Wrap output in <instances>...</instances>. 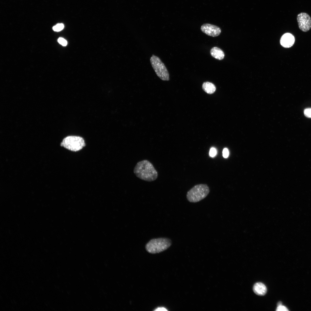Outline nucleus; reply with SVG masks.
Segmentation results:
<instances>
[{
  "mask_svg": "<svg viewBox=\"0 0 311 311\" xmlns=\"http://www.w3.org/2000/svg\"><path fill=\"white\" fill-rule=\"evenodd\" d=\"M133 172L138 178L148 182L155 180L158 175L152 164L146 160L138 162L134 168Z\"/></svg>",
  "mask_w": 311,
  "mask_h": 311,
  "instance_id": "obj_1",
  "label": "nucleus"
},
{
  "mask_svg": "<svg viewBox=\"0 0 311 311\" xmlns=\"http://www.w3.org/2000/svg\"><path fill=\"white\" fill-rule=\"evenodd\" d=\"M171 240L166 238H159L150 240L146 245L147 252L156 254L162 252L168 249L171 245Z\"/></svg>",
  "mask_w": 311,
  "mask_h": 311,
  "instance_id": "obj_2",
  "label": "nucleus"
},
{
  "mask_svg": "<svg viewBox=\"0 0 311 311\" xmlns=\"http://www.w3.org/2000/svg\"><path fill=\"white\" fill-rule=\"evenodd\" d=\"M210 192L209 188L206 184H199L194 186L187 192L186 197L191 202H196L205 198Z\"/></svg>",
  "mask_w": 311,
  "mask_h": 311,
  "instance_id": "obj_3",
  "label": "nucleus"
},
{
  "mask_svg": "<svg viewBox=\"0 0 311 311\" xmlns=\"http://www.w3.org/2000/svg\"><path fill=\"white\" fill-rule=\"evenodd\" d=\"M61 145L73 151L81 149L85 145L83 138L79 136H69L63 139Z\"/></svg>",
  "mask_w": 311,
  "mask_h": 311,
  "instance_id": "obj_4",
  "label": "nucleus"
},
{
  "mask_svg": "<svg viewBox=\"0 0 311 311\" xmlns=\"http://www.w3.org/2000/svg\"><path fill=\"white\" fill-rule=\"evenodd\" d=\"M150 61L152 67L157 75L162 80L168 81L169 75L166 68L158 56L153 55Z\"/></svg>",
  "mask_w": 311,
  "mask_h": 311,
  "instance_id": "obj_5",
  "label": "nucleus"
},
{
  "mask_svg": "<svg viewBox=\"0 0 311 311\" xmlns=\"http://www.w3.org/2000/svg\"><path fill=\"white\" fill-rule=\"evenodd\" d=\"M297 19L299 29L304 32L309 31L311 28V18L310 16L305 12H301L298 14Z\"/></svg>",
  "mask_w": 311,
  "mask_h": 311,
  "instance_id": "obj_6",
  "label": "nucleus"
},
{
  "mask_svg": "<svg viewBox=\"0 0 311 311\" xmlns=\"http://www.w3.org/2000/svg\"><path fill=\"white\" fill-rule=\"evenodd\" d=\"M201 30L202 32L206 35L213 37H216L219 35L221 32L219 27L208 23L202 25L201 27Z\"/></svg>",
  "mask_w": 311,
  "mask_h": 311,
  "instance_id": "obj_7",
  "label": "nucleus"
},
{
  "mask_svg": "<svg viewBox=\"0 0 311 311\" xmlns=\"http://www.w3.org/2000/svg\"><path fill=\"white\" fill-rule=\"evenodd\" d=\"M295 39L294 36L289 33H286L281 37L280 43L284 48H289L291 47L294 44Z\"/></svg>",
  "mask_w": 311,
  "mask_h": 311,
  "instance_id": "obj_8",
  "label": "nucleus"
},
{
  "mask_svg": "<svg viewBox=\"0 0 311 311\" xmlns=\"http://www.w3.org/2000/svg\"><path fill=\"white\" fill-rule=\"evenodd\" d=\"M253 289L256 294L260 296L265 295L267 291L266 286L264 284L260 282L255 283L253 286Z\"/></svg>",
  "mask_w": 311,
  "mask_h": 311,
  "instance_id": "obj_9",
  "label": "nucleus"
},
{
  "mask_svg": "<svg viewBox=\"0 0 311 311\" xmlns=\"http://www.w3.org/2000/svg\"><path fill=\"white\" fill-rule=\"evenodd\" d=\"M210 53L212 56L219 60L223 59L224 57V54L223 51L217 47H215L212 48Z\"/></svg>",
  "mask_w": 311,
  "mask_h": 311,
  "instance_id": "obj_10",
  "label": "nucleus"
},
{
  "mask_svg": "<svg viewBox=\"0 0 311 311\" xmlns=\"http://www.w3.org/2000/svg\"><path fill=\"white\" fill-rule=\"evenodd\" d=\"M202 88L205 92L208 94L213 93L216 90V88L215 85L212 83L208 81L204 82L203 83Z\"/></svg>",
  "mask_w": 311,
  "mask_h": 311,
  "instance_id": "obj_11",
  "label": "nucleus"
},
{
  "mask_svg": "<svg viewBox=\"0 0 311 311\" xmlns=\"http://www.w3.org/2000/svg\"><path fill=\"white\" fill-rule=\"evenodd\" d=\"M64 25L62 23H58L53 27V30L55 31H60L62 30L64 28Z\"/></svg>",
  "mask_w": 311,
  "mask_h": 311,
  "instance_id": "obj_12",
  "label": "nucleus"
},
{
  "mask_svg": "<svg viewBox=\"0 0 311 311\" xmlns=\"http://www.w3.org/2000/svg\"><path fill=\"white\" fill-rule=\"evenodd\" d=\"M58 41L60 44L63 46H65L67 44V41L62 38H59L58 40Z\"/></svg>",
  "mask_w": 311,
  "mask_h": 311,
  "instance_id": "obj_13",
  "label": "nucleus"
},
{
  "mask_svg": "<svg viewBox=\"0 0 311 311\" xmlns=\"http://www.w3.org/2000/svg\"><path fill=\"white\" fill-rule=\"evenodd\" d=\"M305 115L307 117L311 118V108H306L304 111Z\"/></svg>",
  "mask_w": 311,
  "mask_h": 311,
  "instance_id": "obj_14",
  "label": "nucleus"
},
{
  "mask_svg": "<svg viewBox=\"0 0 311 311\" xmlns=\"http://www.w3.org/2000/svg\"><path fill=\"white\" fill-rule=\"evenodd\" d=\"M217 153V151L216 149L213 147L211 148L209 151V156L210 157H213L215 156Z\"/></svg>",
  "mask_w": 311,
  "mask_h": 311,
  "instance_id": "obj_15",
  "label": "nucleus"
},
{
  "mask_svg": "<svg viewBox=\"0 0 311 311\" xmlns=\"http://www.w3.org/2000/svg\"><path fill=\"white\" fill-rule=\"evenodd\" d=\"M276 310L277 311H288L289 310L285 306L281 305L278 306Z\"/></svg>",
  "mask_w": 311,
  "mask_h": 311,
  "instance_id": "obj_16",
  "label": "nucleus"
},
{
  "mask_svg": "<svg viewBox=\"0 0 311 311\" xmlns=\"http://www.w3.org/2000/svg\"><path fill=\"white\" fill-rule=\"evenodd\" d=\"M229 155L228 150L227 148H225L223 151V156L224 158H226L228 157Z\"/></svg>",
  "mask_w": 311,
  "mask_h": 311,
  "instance_id": "obj_17",
  "label": "nucleus"
},
{
  "mask_svg": "<svg viewBox=\"0 0 311 311\" xmlns=\"http://www.w3.org/2000/svg\"><path fill=\"white\" fill-rule=\"evenodd\" d=\"M154 311H167V310L164 307H159L156 309Z\"/></svg>",
  "mask_w": 311,
  "mask_h": 311,
  "instance_id": "obj_18",
  "label": "nucleus"
},
{
  "mask_svg": "<svg viewBox=\"0 0 311 311\" xmlns=\"http://www.w3.org/2000/svg\"><path fill=\"white\" fill-rule=\"evenodd\" d=\"M282 303L281 301H279L277 304L278 306L282 305Z\"/></svg>",
  "mask_w": 311,
  "mask_h": 311,
  "instance_id": "obj_19",
  "label": "nucleus"
}]
</instances>
